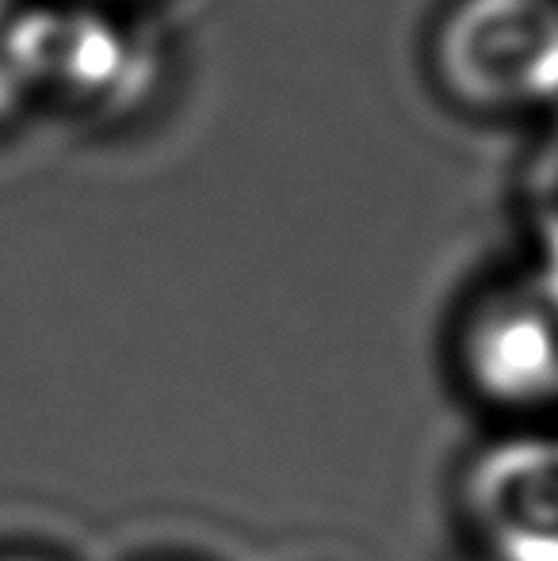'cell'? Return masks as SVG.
<instances>
[{
  "instance_id": "3957f363",
  "label": "cell",
  "mask_w": 558,
  "mask_h": 561,
  "mask_svg": "<svg viewBox=\"0 0 558 561\" xmlns=\"http://www.w3.org/2000/svg\"><path fill=\"white\" fill-rule=\"evenodd\" d=\"M470 504L505 561H558V450L490 455L475 473Z\"/></svg>"
},
{
  "instance_id": "7a4b0ae2",
  "label": "cell",
  "mask_w": 558,
  "mask_h": 561,
  "mask_svg": "<svg viewBox=\"0 0 558 561\" xmlns=\"http://www.w3.org/2000/svg\"><path fill=\"white\" fill-rule=\"evenodd\" d=\"M8 38L31 92L54 89L73 100L119 96V84L135 66L127 38L100 15L43 12L8 23Z\"/></svg>"
},
{
  "instance_id": "8992f818",
  "label": "cell",
  "mask_w": 558,
  "mask_h": 561,
  "mask_svg": "<svg viewBox=\"0 0 558 561\" xmlns=\"http://www.w3.org/2000/svg\"><path fill=\"white\" fill-rule=\"evenodd\" d=\"M0 561H50V558H35V554H0Z\"/></svg>"
},
{
  "instance_id": "5b68a950",
  "label": "cell",
  "mask_w": 558,
  "mask_h": 561,
  "mask_svg": "<svg viewBox=\"0 0 558 561\" xmlns=\"http://www.w3.org/2000/svg\"><path fill=\"white\" fill-rule=\"evenodd\" d=\"M27 92L31 89H27V81H23L20 61H15L12 38H8V20H0V118L12 115Z\"/></svg>"
},
{
  "instance_id": "6da1fadb",
  "label": "cell",
  "mask_w": 558,
  "mask_h": 561,
  "mask_svg": "<svg viewBox=\"0 0 558 561\" xmlns=\"http://www.w3.org/2000/svg\"><path fill=\"white\" fill-rule=\"evenodd\" d=\"M452 81L482 100H536L558 92V4L475 0L447 31Z\"/></svg>"
},
{
  "instance_id": "277c9868",
  "label": "cell",
  "mask_w": 558,
  "mask_h": 561,
  "mask_svg": "<svg viewBox=\"0 0 558 561\" xmlns=\"http://www.w3.org/2000/svg\"><path fill=\"white\" fill-rule=\"evenodd\" d=\"M470 375L478 390L509 405H532L558 393V333L547 313L528 306L478 318L470 329Z\"/></svg>"
},
{
  "instance_id": "52a82bcc",
  "label": "cell",
  "mask_w": 558,
  "mask_h": 561,
  "mask_svg": "<svg viewBox=\"0 0 558 561\" xmlns=\"http://www.w3.org/2000/svg\"><path fill=\"white\" fill-rule=\"evenodd\" d=\"M8 8H12V0H0V20H8Z\"/></svg>"
}]
</instances>
